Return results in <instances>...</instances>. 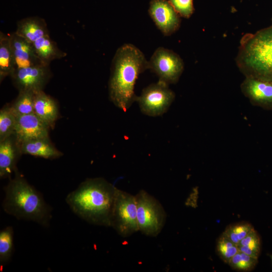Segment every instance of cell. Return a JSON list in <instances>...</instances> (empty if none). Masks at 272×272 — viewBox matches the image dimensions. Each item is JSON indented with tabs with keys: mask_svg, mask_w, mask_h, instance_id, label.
Instances as JSON below:
<instances>
[{
	"mask_svg": "<svg viewBox=\"0 0 272 272\" xmlns=\"http://www.w3.org/2000/svg\"><path fill=\"white\" fill-rule=\"evenodd\" d=\"M117 188L102 178H89L66 197L71 210L86 222L110 227Z\"/></svg>",
	"mask_w": 272,
	"mask_h": 272,
	"instance_id": "obj_1",
	"label": "cell"
},
{
	"mask_svg": "<svg viewBox=\"0 0 272 272\" xmlns=\"http://www.w3.org/2000/svg\"><path fill=\"white\" fill-rule=\"evenodd\" d=\"M149 69V62L143 52L131 44H125L113 57L109 82L111 101L126 111L137 100L134 87L139 75Z\"/></svg>",
	"mask_w": 272,
	"mask_h": 272,
	"instance_id": "obj_2",
	"label": "cell"
},
{
	"mask_svg": "<svg viewBox=\"0 0 272 272\" xmlns=\"http://www.w3.org/2000/svg\"><path fill=\"white\" fill-rule=\"evenodd\" d=\"M15 176L5 187L2 207L19 220L31 221L48 227L51 218L50 207L40 192L31 185L16 169Z\"/></svg>",
	"mask_w": 272,
	"mask_h": 272,
	"instance_id": "obj_3",
	"label": "cell"
},
{
	"mask_svg": "<svg viewBox=\"0 0 272 272\" xmlns=\"http://www.w3.org/2000/svg\"><path fill=\"white\" fill-rule=\"evenodd\" d=\"M235 60L245 77L272 82V27L244 35Z\"/></svg>",
	"mask_w": 272,
	"mask_h": 272,
	"instance_id": "obj_4",
	"label": "cell"
},
{
	"mask_svg": "<svg viewBox=\"0 0 272 272\" xmlns=\"http://www.w3.org/2000/svg\"><path fill=\"white\" fill-rule=\"evenodd\" d=\"M135 198L139 231L147 236H157L165 223L164 209L158 200L144 190H141Z\"/></svg>",
	"mask_w": 272,
	"mask_h": 272,
	"instance_id": "obj_5",
	"label": "cell"
},
{
	"mask_svg": "<svg viewBox=\"0 0 272 272\" xmlns=\"http://www.w3.org/2000/svg\"><path fill=\"white\" fill-rule=\"evenodd\" d=\"M110 227L124 238L139 231L135 196L117 188Z\"/></svg>",
	"mask_w": 272,
	"mask_h": 272,
	"instance_id": "obj_6",
	"label": "cell"
},
{
	"mask_svg": "<svg viewBox=\"0 0 272 272\" xmlns=\"http://www.w3.org/2000/svg\"><path fill=\"white\" fill-rule=\"evenodd\" d=\"M175 97L174 93L169 88L168 85L158 81L144 89L136 101L144 114L157 116L168 109Z\"/></svg>",
	"mask_w": 272,
	"mask_h": 272,
	"instance_id": "obj_7",
	"label": "cell"
},
{
	"mask_svg": "<svg viewBox=\"0 0 272 272\" xmlns=\"http://www.w3.org/2000/svg\"><path fill=\"white\" fill-rule=\"evenodd\" d=\"M149 62V69L156 73L159 81L167 85L176 83L184 69L182 59L173 51L158 48Z\"/></svg>",
	"mask_w": 272,
	"mask_h": 272,
	"instance_id": "obj_8",
	"label": "cell"
},
{
	"mask_svg": "<svg viewBox=\"0 0 272 272\" xmlns=\"http://www.w3.org/2000/svg\"><path fill=\"white\" fill-rule=\"evenodd\" d=\"M51 75L49 65L40 63L16 68L10 77L19 91L27 90L36 93L43 91Z\"/></svg>",
	"mask_w": 272,
	"mask_h": 272,
	"instance_id": "obj_9",
	"label": "cell"
},
{
	"mask_svg": "<svg viewBox=\"0 0 272 272\" xmlns=\"http://www.w3.org/2000/svg\"><path fill=\"white\" fill-rule=\"evenodd\" d=\"M148 12L157 27L164 35L172 34L180 27V16L168 1L151 0Z\"/></svg>",
	"mask_w": 272,
	"mask_h": 272,
	"instance_id": "obj_10",
	"label": "cell"
},
{
	"mask_svg": "<svg viewBox=\"0 0 272 272\" xmlns=\"http://www.w3.org/2000/svg\"><path fill=\"white\" fill-rule=\"evenodd\" d=\"M50 127L34 113L16 116L13 136L18 145L36 139H49Z\"/></svg>",
	"mask_w": 272,
	"mask_h": 272,
	"instance_id": "obj_11",
	"label": "cell"
},
{
	"mask_svg": "<svg viewBox=\"0 0 272 272\" xmlns=\"http://www.w3.org/2000/svg\"><path fill=\"white\" fill-rule=\"evenodd\" d=\"M240 89L252 105L272 110V82L245 77Z\"/></svg>",
	"mask_w": 272,
	"mask_h": 272,
	"instance_id": "obj_12",
	"label": "cell"
},
{
	"mask_svg": "<svg viewBox=\"0 0 272 272\" xmlns=\"http://www.w3.org/2000/svg\"><path fill=\"white\" fill-rule=\"evenodd\" d=\"M10 41L16 68L42 63L36 53L33 43L15 32L10 35Z\"/></svg>",
	"mask_w": 272,
	"mask_h": 272,
	"instance_id": "obj_13",
	"label": "cell"
},
{
	"mask_svg": "<svg viewBox=\"0 0 272 272\" xmlns=\"http://www.w3.org/2000/svg\"><path fill=\"white\" fill-rule=\"evenodd\" d=\"M20 153L13 135L0 142V177H9L17 169L16 163Z\"/></svg>",
	"mask_w": 272,
	"mask_h": 272,
	"instance_id": "obj_14",
	"label": "cell"
},
{
	"mask_svg": "<svg viewBox=\"0 0 272 272\" xmlns=\"http://www.w3.org/2000/svg\"><path fill=\"white\" fill-rule=\"evenodd\" d=\"M34 113L50 128H53L59 112L55 101L40 91L34 95Z\"/></svg>",
	"mask_w": 272,
	"mask_h": 272,
	"instance_id": "obj_15",
	"label": "cell"
},
{
	"mask_svg": "<svg viewBox=\"0 0 272 272\" xmlns=\"http://www.w3.org/2000/svg\"><path fill=\"white\" fill-rule=\"evenodd\" d=\"M15 32L32 43L41 37L49 35L46 22L44 19L37 17L26 18L20 20Z\"/></svg>",
	"mask_w": 272,
	"mask_h": 272,
	"instance_id": "obj_16",
	"label": "cell"
},
{
	"mask_svg": "<svg viewBox=\"0 0 272 272\" xmlns=\"http://www.w3.org/2000/svg\"><path fill=\"white\" fill-rule=\"evenodd\" d=\"M18 146L21 154L45 159H54L62 155L50 143L49 139L31 140Z\"/></svg>",
	"mask_w": 272,
	"mask_h": 272,
	"instance_id": "obj_17",
	"label": "cell"
},
{
	"mask_svg": "<svg viewBox=\"0 0 272 272\" xmlns=\"http://www.w3.org/2000/svg\"><path fill=\"white\" fill-rule=\"evenodd\" d=\"M36 53L43 64L49 65L50 62L57 59L65 57L66 53L60 50L50 37L45 35L33 43Z\"/></svg>",
	"mask_w": 272,
	"mask_h": 272,
	"instance_id": "obj_18",
	"label": "cell"
},
{
	"mask_svg": "<svg viewBox=\"0 0 272 272\" xmlns=\"http://www.w3.org/2000/svg\"><path fill=\"white\" fill-rule=\"evenodd\" d=\"M16 66L11 47L10 36L0 32V81L11 76Z\"/></svg>",
	"mask_w": 272,
	"mask_h": 272,
	"instance_id": "obj_19",
	"label": "cell"
},
{
	"mask_svg": "<svg viewBox=\"0 0 272 272\" xmlns=\"http://www.w3.org/2000/svg\"><path fill=\"white\" fill-rule=\"evenodd\" d=\"M34 92L30 91H20L13 104L10 106L16 115L34 113Z\"/></svg>",
	"mask_w": 272,
	"mask_h": 272,
	"instance_id": "obj_20",
	"label": "cell"
},
{
	"mask_svg": "<svg viewBox=\"0 0 272 272\" xmlns=\"http://www.w3.org/2000/svg\"><path fill=\"white\" fill-rule=\"evenodd\" d=\"M14 231L13 227L8 226L0 232V264L3 266L10 260L13 251Z\"/></svg>",
	"mask_w": 272,
	"mask_h": 272,
	"instance_id": "obj_21",
	"label": "cell"
},
{
	"mask_svg": "<svg viewBox=\"0 0 272 272\" xmlns=\"http://www.w3.org/2000/svg\"><path fill=\"white\" fill-rule=\"evenodd\" d=\"M239 251L258 259L261 250L260 238L253 229L238 244Z\"/></svg>",
	"mask_w": 272,
	"mask_h": 272,
	"instance_id": "obj_22",
	"label": "cell"
},
{
	"mask_svg": "<svg viewBox=\"0 0 272 272\" xmlns=\"http://www.w3.org/2000/svg\"><path fill=\"white\" fill-rule=\"evenodd\" d=\"M16 116L10 106H5L0 111V142L13 135Z\"/></svg>",
	"mask_w": 272,
	"mask_h": 272,
	"instance_id": "obj_23",
	"label": "cell"
},
{
	"mask_svg": "<svg viewBox=\"0 0 272 272\" xmlns=\"http://www.w3.org/2000/svg\"><path fill=\"white\" fill-rule=\"evenodd\" d=\"M253 229L250 223L240 222L228 225L222 234L238 245Z\"/></svg>",
	"mask_w": 272,
	"mask_h": 272,
	"instance_id": "obj_24",
	"label": "cell"
},
{
	"mask_svg": "<svg viewBox=\"0 0 272 272\" xmlns=\"http://www.w3.org/2000/svg\"><path fill=\"white\" fill-rule=\"evenodd\" d=\"M216 251L219 257L227 263L239 251L238 245L223 234L218 239Z\"/></svg>",
	"mask_w": 272,
	"mask_h": 272,
	"instance_id": "obj_25",
	"label": "cell"
},
{
	"mask_svg": "<svg viewBox=\"0 0 272 272\" xmlns=\"http://www.w3.org/2000/svg\"><path fill=\"white\" fill-rule=\"evenodd\" d=\"M257 262L258 259L239 251L231 258L228 264L233 269L249 271L254 269Z\"/></svg>",
	"mask_w": 272,
	"mask_h": 272,
	"instance_id": "obj_26",
	"label": "cell"
},
{
	"mask_svg": "<svg viewBox=\"0 0 272 272\" xmlns=\"http://www.w3.org/2000/svg\"><path fill=\"white\" fill-rule=\"evenodd\" d=\"M168 1L180 17L189 18L194 12L193 0H169Z\"/></svg>",
	"mask_w": 272,
	"mask_h": 272,
	"instance_id": "obj_27",
	"label": "cell"
},
{
	"mask_svg": "<svg viewBox=\"0 0 272 272\" xmlns=\"http://www.w3.org/2000/svg\"><path fill=\"white\" fill-rule=\"evenodd\" d=\"M270 258H271V261H272V255H270Z\"/></svg>",
	"mask_w": 272,
	"mask_h": 272,
	"instance_id": "obj_28",
	"label": "cell"
}]
</instances>
